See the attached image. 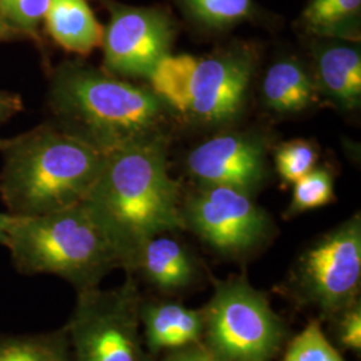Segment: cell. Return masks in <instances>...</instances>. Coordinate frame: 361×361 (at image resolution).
<instances>
[{
	"mask_svg": "<svg viewBox=\"0 0 361 361\" xmlns=\"http://www.w3.org/2000/svg\"><path fill=\"white\" fill-rule=\"evenodd\" d=\"M166 137L106 155L104 168L80 202L129 273L149 240L185 229L180 185L169 174Z\"/></svg>",
	"mask_w": 361,
	"mask_h": 361,
	"instance_id": "cell-1",
	"label": "cell"
},
{
	"mask_svg": "<svg viewBox=\"0 0 361 361\" xmlns=\"http://www.w3.org/2000/svg\"><path fill=\"white\" fill-rule=\"evenodd\" d=\"M52 125L104 155L166 137L170 113L153 91L80 61H65L49 79Z\"/></svg>",
	"mask_w": 361,
	"mask_h": 361,
	"instance_id": "cell-2",
	"label": "cell"
},
{
	"mask_svg": "<svg viewBox=\"0 0 361 361\" xmlns=\"http://www.w3.org/2000/svg\"><path fill=\"white\" fill-rule=\"evenodd\" d=\"M0 194L15 217L80 204L99 177L106 155L51 122L0 138Z\"/></svg>",
	"mask_w": 361,
	"mask_h": 361,
	"instance_id": "cell-3",
	"label": "cell"
},
{
	"mask_svg": "<svg viewBox=\"0 0 361 361\" xmlns=\"http://www.w3.org/2000/svg\"><path fill=\"white\" fill-rule=\"evenodd\" d=\"M4 246L20 274L56 276L77 292L98 288L119 268L116 250L82 204L39 216H13Z\"/></svg>",
	"mask_w": 361,
	"mask_h": 361,
	"instance_id": "cell-4",
	"label": "cell"
},
{
	"mask_svg": "<svg viewBox=\"0 0 361 361\" xmlns=\"http://www.w3.org/2000/svg\"><path fill=\"white\" fill-rule=\"evenodd\" d=\"M202 312L201 343L219 360L273 361L284 347L283 319L246 277L216 281Z\"/></svg>",
	"mask_w": 361,
	"mask_h": 361,
	"instance_id": "cell-5",
	"label": "cell"
},
{
	"mask_svg": "<svg viewBox=\"0 0 361 361\" xmlns=\"http://www.w3.org/2000/svg\"><path fill=\"white\" fill-rule=\"evenodd\" d=\"M141 302L133 274L111 289L77 292L65 326L71 361H154L143 343Z\"/></svg>",
	"mask_w": 361,
	"mask_h": 361,
	"instance_id": "cell-6",
	"label": "cell"
},
{
	"mask_svg": "<svg viewBox=\"0 0 361 361\" xmlns=\"http://www.w3.org/2000/svg\"><path fill=\"white\" fill-rule=\"evenodd\" d=\"M292 285L298 298L332 319L359 300L361 219L355 214L310 244L297 259Z\"/></svg>",
	"mask_w": 361,
	"mask_h": 361,
	"instance_id": "cell-7",
	"label": "cell"
},
{
	"mask_svg": "<svg viewBox=\"0 0 361 361\" xmlns=\"http://www.w3.org/2000/svg\"><path fill=\"white\" fill-rule=\"evenodd\" d=\"M185 229L226 257H241L271 240L274 225L256 205L252 194L221 185H207L182 202Z\"/></svg>",
	"mask_w": 361,
	"mask_h": 361,
	"instance_id": "cell-8",
	"label": "cell"
},
{
	"mask_svg": "<svg viewBox=\"0 0 361 361\" xmlns=\"http://www.w3.org/2000/svg\"><path fill=\"white\" fill-rule=\"evenodd\" d=\"M109 13L104 27V70L123 78H149L155 65L170 54L178 23L161 6L135 7L101 0Z\"/></svg>",
	"mask_w": 361,
	"mask_h": 361,
	"instance_id": "cell-9",
	"label": "cell"
},
{
	"mask_svg": "<svg viewBox=\"0 0 361 361\" xmlns=\"http://www.w3.org/2000/svg\"><path fill=\"white\" fill-rule=\"evenodd\" d=\"M256 58L253 47L234 43L198 59L188 116L204 125H222L238 116L245 106Z\"/></svg>",
	"mask_w": 361,
	"mask_h": 361,
	"instance_id": "cell-10",
	"label": "cell"
},
{
	"mask_svg": "<svg viewBox=\"0 0 361 361\" xmlns=\"http://www.w3.org/2000/svg\"><path fill=\"white\" fill-rule=\"evenodd\" d=\"M186 165L202 186H231L252 194L265 178V145L246 133L222 134L195 147Z\"/></svg>",
	"mask_w": 361,
	"mask_h": 361,
	"instance_id": "cell-11",
	"label": "cell"
},
{
	"mask_svg": "<svg viewBox=\"0 0 361 361\" xmlns=\"http://www.w3.org/2000/svg\"><path fill=\"white\" fill-rule=\"evenodd\" d=\"M314 46L313 80L323 94L341 110L361 104V50L359 42L317 39Z\"/></svg>",
	"mask_w": 361,
	"mask_h": 361,
	"instance_id": "cell-12",
	"label": "cell"
},
{
	"mask_svg": "<svg viewBox=\"0 0 361 361\" xmlns=\"http://www.w3.org/2000/svg\"><path fill=\"white\" fill-rule=\"evenodd\" d=\"M140 320L143 343L150 355L201 343L204 312L177 301L141 302Z\"/></svg>",
	"mask_w": 361,
	"mask_h": 361,
	"instance_id": "cell-13",
	"label": "cell"
},
{
	"mask_svg": "<svg viewBox=\"0 0 361 361\" xmlns=\"http://www.w3.org/2000/svg\"><path fill=\"white\" fill-rule=\"evenodd\" d=\"M141 274L164 293H174L189 288L200 271L193 253L176 238L157 235L138 250L128 274Z\"/></svg>",
	"mask_w": 361,
	"mask_h": 361,
	"instance_id": "cell-14",
	"label": "cell"
},
{
	"mask_svg": "<svg viewBox=\"0 0 361 361\" xmlns=\"http://www.w3.org/2000/svg\"><path fill=\"white\" fill-rule=\"evenodd\" d=\"M43 25L50 38L65 51L87 56L102 46L104 26L87 0H50Z\"/></svg>",
	"mask_w": 361,
	"mask_h": 361,
	"instance_id": "cell-15",
	"label": "cell"
},
{
	"mask_svg": "<svg viewBox=\"0 0 361 361\" xmlns=\"http://www.w3.org/2000/svg\"><path fill=\"white\" fill-rule=\"evenodd\" d=\"M262 99L277 114H295L317 102L319 91L308 70L296 59L271 65L262 80Z\"/></svg>",
	"mask_w": 361,
	"mask_h": 361,
	"instance_id": "cell-16",
	"label": "cell"
},
{
	"mask_svg": "<svg viewBox=\"0 0 361 361\" xmlns=\"http://www.w3.org/2000/svg\"><path fill=\"white\" fill-rule=\"evenodd\" d=\"M297 25L313 38L360 42L361 0H308Z\"/></svg>",
	"mask_w": 361,
	"mask_h": 361,
	"instance_id": "cell-17",
	"label": "cell"
},
{
	"mask_svg": "<svg viewBox=\"0 0 361 361\" xmlns=\"http://www.w3.org/2000/svg\"><path fill=\"white\" fill-rule=\"evenodd\" d=\"M198 58L189 54L164 56L149 75L152 91L174 113L188 116Z\"/></svg>",
	"mask_w": 361,
	"mask_h": 361,
	"instance_id": "cell-18",
	"label": "cell"
},
{
	"mask_svg": "<svg viewBox=\"0 0 361 361\" xmlns=\"http://www.w3.org/2000/svg\"><path fill=\"white\" fill-rule=\"evenodd\" d=\"M0 361H71L66 329L28 335L0 334Z\"/></svg>",
	"mask_w": 361,
	"mask_h": 361,
	"instance_id": "cell-19",
	"label": "cell"
},
{
	"mask_svg": "<svg viewBox=\"0 0 361 361\" xmlns=\"http://www.w3.org/2000/svg\"><path fill=\"white\" fill-rule=\"evenodd\" d=\"M180 10L195 25L207 30H229L259 15L253 0H177Z\"/></svg>",
	"mask_w": 361,
	"mask_h": 361,
	"instance_id": "cell-20",
	"label": "cell"
},
{
	"mask_svg": "<svg viewBox=\"0 0 361 361\" xmlns=\"http://www.w3.org/2000/svg\"><path fill=\"white\" fill-rule=\"evenodd\" d=\"M334 174L326 168L313 169L293 183V195L285 212L292 219L308 210L325 207L335 201Z\"/></svg>",
	"mask_w": 361,
	"mask_h": 361,
	"instance_id": "cell-21",
	"label": "cell"
},
{
	"mask_svg": "<svg viewBox=\"0 0 361 361\" xmlns=\"http://www.w3.org/2000/svg\"><path fill=\"white\" fill-rule=\"evenodd\" d=\"M283 361H345L324 334L319 320H312L286 345Z\"/></svg>",
	"mask_w": 361,
	"mask_h": 361,
	"instance_id": "cell-22",
	"label": "cell"
},
{
	"mask_svg": "<svg viewBox=\"0 0 361 361\" xmlns=\"http://www.w3.org/2000/svg\"><path fill=\"white\" fill-rule=\"evenodd\" d=\"M49 6L50 0H0V13L20 38L40 44V26L44 23Z\"/></svg>",
	"mask_w": 361,
	"mask_h": 361,
	"instance_id": "cell-23",
	"label": "cell"
},
{
	"mask_svg": "<svg viewBox=\"0 0 361 361\" xmlns=\"http://www.w3.org/2000/svg\"><path fill=\"white\" fill-rule=\"evenodd\" d=\"M317 158L319 152L314 143L307 140H293L283 143L277 149L274 161L279 176L286 183H295L314 169Z\"/></svg>",
	"mask_w": 361,
	"mask_h": 361,
	"instance_id": "cell-24",
	"label": "cell"
},
{
	"mask_svg": "<svg viewBox=\"0 0 361 361\" xmlns=\"http://www.w3.org/2000/svg\"><path fill=\"white\" fill-rule=\"evenodd\" d=\"M336 322V338L343 348L360 353L361 305L360 300L332 317Z\"/></svg>",
	"mask_w": 361,
	"mask_h": 361,
	"instance_id": "cell-25",
	"label": "cell"
},
{
	"mask_svg": "<svg viewBox=\"0 0 361 361\" xmlns=\"http://www.w3.org/2000/svg\"><path fill=\"white\" fill-rule=\"evenodd\" d=\"M162 361H222L202 344L197 343L182 348L169 350Z\"/></svg>",
	"mask_w": 361,
	"mask_h": 361,
	"instance_id": "cell-26",
	"label": "cell"
},
{
	"mask_svg": "<svg viewBox=\"0 0 361 361\" xmlns=\"http://www.w3.org/2000/svg\"><path fill=\"white\" fill-rule=\"evenodd\" d=\"M23 99L20 95L11 91L0 90V123L23 111Z\"/></svg>",
	"mask_w": 361,
	"mask_h": 361,
	"instance_id": "cell-27",
	"label": "cell"
},
{
	"mask_svg": "<svg viewBox=\"0 0 361 361\" xmlns=\"http://www.w3.org/2000/svg\"><path fill=\"white\" fill-rule=\"evenodd\" d=\"M18 38H20V35L7 23V20L0 13V42H10Z\"/></svg>",
	"mask_w": 361,
	"mask_h": 361,
	"instance_id": "cell-28",
	"label": "cell"
},
{
	"mask_svg": "<svg viewBox=\"0 0 361 361\" xmlns=\"http://www.w3.org/2000/svg\"><path fill=\"white\" fill-rule=\"evenodd\" d=\"M13 221V216L8 213H0V245L4 246L6 244V237H7V231L8 226Z\"/></svg>",
	"mask_w": 361,
	"mask_h": 361,
	"instance_id": "cell-29",
	"label": "cell"
}]
</instances>
